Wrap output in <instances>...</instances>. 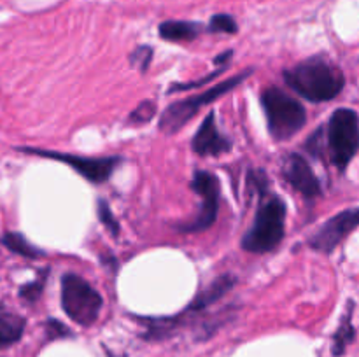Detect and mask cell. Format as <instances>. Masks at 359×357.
<instances>
[{
  "mask_svg": "<svg viewBox=\"0 0 359 357\" xmlns=\"http://www.w3.org/2000/svg\"><path fill=\"white\" fill-rule=\"evenodd\" d=\"M284 80L294 93L314 104L333 100L346 86V76L340 66L323 55L311 56L284 70Z\"/></svg>",
  "mask_w": 359,
  "mask_h": 357,
  "instance_id": "cell-1",
  "label": "cell"
},
{
  "mask_svg": "<svg viewBox=\"0 0 359 357\" xmlns=\"http://www.w3.org/2000/svg\"><path fill=\"white\" fill-rule=\"evenodd\" d=\"M286 233V203L276 195L259 198L252 226L242 237V248L252 254L276 251Z\"/></svg>",
  "mask_w": 359,
  "mask_h": 357,
  "instance_id": "cell-2",
  "label": "cell"
},
{
  "mask_svg": "<svg viewBox=\"0 0 359 357\" xmlns=\"http://www.w3.org/2000/svg\"><path fill=\"white\" fill-rule=\"evenodd\" d=\"M255 72L252 69H245L242 72H238L237 76H231L228 79L221 80L216 86L209 88L207 91L198 94H191L188 98H182V100L174 102L172 105H168L167 108L161 114L160 122H158V128L160 132L167 133V135H174L179 130L184 128L193 118L200 112V108L210 105L212 102L219 100L221 97H224L226 93H230L231 90H235L237 86H241L245 79H248L251 74Z\"/></svg>",
  "mask_w": 359,
  "mask_h": 357,
  "instance_id": "cell-3",
  "label": "cell"
},
{
  "mask_svg": "<svg viewBox=\"0 0 359 357\" xmlns=\"http://www.w3.org/2000/svg\"><path fill=\"white\" fill-rule=\"evenodd\" d=\"M262 105L266 128L276 140L291 139L307 122V111L304 105L277 86H269L262 91Z\"/></svg>",
  "mask_w": 359,
  "mask_h": 357,
  "instance_id": "cell-4",
  "label": "cell"
},
{
  "mask_svg": "<svg viewBox=\"0 0 359 357\" xmlns=\"http://www.w3.org/2000/svg\"><path fill=\"white\" fill-rule=\"evenodd\" d=\"M326 144L332 163L340 172L349 167L359 150V115L347 107L337 108L326 126Z\"/></svg>",
  "mask_w": 359,
  "mask_h": 357,
  "instance_id": "cell-5",
  "label": "cell"
},
{
  "mask_svg": "<svg viewBox=\"0 0 359 357\" xmlns=\"http://www.w3.org/2000/svg\"><path fill=\"white\" fill-rule=\"evenodd\" d=\"M104 300L83 276L65 273L62 276V308L76 324L90 328L100 317Z\"/></svg>",
  "mask_w": 359,
  "mask_h": 357,
  "instance_id": "cell-6",
  "label": "cell"
},
{
  "mask_svg": "<svg viewBox=\"0 0 359 357\" xmlns=\"http://www.w3.org/2000/svg\"><path fill=\"white\" fill-rule=\"evenodd\" d=\"M18 150L25 154H34V156L49 158V160L62 161L63 164L72 168L79 175H83L91 184H104L111 178L116 168L121 164L119 156H105V158H91V156H79V154L58 153V150L37 149V147H18Z\"/></svg>",
  "mask_w": 359,
  "mask_h": 357,
  "instance_id": "cell-7",
  "label": "cell"
},
{
  "mask_svg": "<svg viewBox=\"0 0 359 357\" xmlns=\"http://www.w3.org/2000/svg\"><path fill=\"white\" fill-rule=\"evenodd\" d=\"M191 189L202 198V206L191 220L179 226V231H182V233H202V231L212 227V224L217 219V214H219V181L210 172L198 170L195 172L191 178Z\"/></svg>",
  "mask_w": 359,
  "mask_h": 357,
  "instance_id": "cell-8",
  "label": "cell"
},
{
  "mask_svg": "<svg viewBox=\"0 0 359 357\" xmlns=\"http://www.w3.org/2000/svg\"><path fill=\"white\" fill-rule=\"evenodd\" d=\"M356 227H359V206L356 209H347L342 212L330 217L311 238L309 245L312 251L321 252V254H332Z\"/></svg>",
  "mask_w": 359,
  "mask_h": 357,
  "instance_id": "cell-9",
  "label": "cell"
},
{
  "mask_svg": "<svg viewBox=\"0 0 359 357\" xmlns=\"http://www.w3.org/2000/svg\"><path fill=\"white\" fill-rule=\"evenodd\" d=\"M283 175L287 184L304 195L305 198H316L321 195V182L312 170L309 161L302 154H290L283 163Z\"/></svg>",
  "mask_w": 359,
  "mask_h": 357,
  "instance_id": "cell-10",
  "label": "cell"
},
{
  "mask_svg": "<svg viewBox=\"0 0 359 357\" xmlns=\"http://www.w3.org/2000/svg\"><path fill=\"white\" fill-rule=\"evenodd\" d=\"M191 147L198 156H219L231 149L230 140L217 130L214 112H209L196 130Z\"/></svg>",
  "mask_w": 359,
  "mask_h": 357,
  "instance_id": "cell-11",
  "label": "cell"
},
{
  "mask_svg": "<svg viewBox=\"0 0 359 357\" xmlns=\"http://www.w3.org/2000/svg\"><path fill=\"white\" fill-rule=\"evenodd\" d=\"M158 34L167 42H191L202 34V24L195 21H163L158 28Z\"/></svg>",
  "mask_w": 359,
  "mask_h": 357,
  "instance_id": "cell-12",
  "label": "cell"
},
{
  "mask_svg": "<svg viewBox=\"0 0 359 357\" xmlns=\"http://www.w3.org/2000/svg\"><path fill=\"white\" fill-rule=\"evenodd\" d=\"M25 318L0 304V350L13 346L25 332Z\"/></svg>",
  "mask_w": 359,
  "mask_h": 357,
  "instance_id": "cell-13",
  "label": "cell"
},
{
  "mask_svg": "<svg viewBox=\"0 0 359 357\" xmlns=\"http://www.w3.org/2000/svg\"><path fill=\"white\" fill-rule=\"evenodd\" d=\"M353 310H354V303L351 301L349 307H347L346 315L340 321L339 328H337L335 335H333V343H332V354L335 357H340L346 354L347 346L354 342L356 338V328L353 324Z\"/></svg>",
  "mask_w": 359,
  "mask_h": 357,
  "instance_id": "cell-14",
  "label": "cell"
},
{
  "mask_svg": "<svg viewBox=\"0 0 359 357\" xmlns=\"http://www.w3.org/2000/svg\"><path fill=\"white\" fill-rule=\"evenodd\" d=\"M2 245L14 254L28 259H37L42 255V251H39L32 241H28L23 234L16 233V231H6L2 234Z\"/></svg>",
  "mask_w": 359,
  "mask_h": 357,
  "instance_id": "cell-15",
  "label": "cell"
},
{
  "mask_svg": "<svg viewBox=\"0 0 359 357\" xmlns=\"http://www.w3.org/2000/svg\"><path fill=\"white\" fill-rule=\"evenodd\" d=\"M154 114H156V104L151 100H144L130 112L126 122L128 125H147Z\"/></svg>",
  "mask_w": 359,
  "mask_h": 357,
  "instance_id": "cell-16",
  "label": "cell"
},
{
  "mask_svg": "<svg viewBox=\"0 0 359 357\" xmlns=\"http://www.w3.org/2000/svg\"><path fill=\"white\" fill-rule=\"evenodd\" d=\"M209 30L212 34H237L238 24L230 14H214L209 23Z\"/></svg>",
  "mask_w": 359,
  "mask_h": 357,
  "instance_id": "cell-17",
  "label": "cell"
},
{
  "mask_svg": "<svg viewBox=\"0 0 359 357\" xmlns=\"http://www.w3.org/2000/svg\"><path fill=\"white\" fill-rule=\"evenodd\" d=\"M98 219H100V223L104 224L105 230H107L112 237H118L119 223H118V219L114 217L111 206L107 205V202H105V200H100V202H98Z\"/></svg>",
  "mask_w": 359,
  "mask_h": 357,
  "instance_id": "cell-18",
  "label": "cell"
},
{
  "mask_svg": "<svg viewBox=\"0 0 359 357\" xmlns=\"http://www.w3.org/2000/svg\"><path fill=\"white\" fill-rule=\"evenodd\" d=\"M151 59H153V49L149 46H139L135 51L130 55V63H132L135 69H139L140 72H146L151 65Z\"/></svg>",
  "mask_w": 359,
  "mask_h": 357,
  "instance_id": "cell-19",
  "label": "cell"
},
{
  "mask_svg": "<svg viewBox=\"0 0 359 357\" xmlns=\"http://www.w3.org/2000/svg\"><path fill=\"white\" fill-rule=\"evenodd\" d=\"M44 280H46V276H42V279H37L35 282L21 286L20 296L23 298L25 301H28V303H35V301L41 298L42 289H44Z\"/></svg>",
  "mask_w": 359,
  "mask_h": 357,
  "instance_id": "cell-20",
  "label": "cell"
},
{
  "mask_svg": "<svg viewBox=\"0 0 359 357\" xmlns=\"http://www.w3.org/2000/svg\"><path fill=\"white\" fill-rule=\"evenodd\" d=\"M46 336H48L49 340H58V338H67V336H70L72 332H70V329L67 328L63 322L56 321V318H49L48 322H46Z\"/></svg>",
  "mask_w": 359,
  "mask_h": 357,
  "instance_id": "cell-21",
  "label": "cell"
},
{
  "mask_svg": "<svg viewBox=\"0 0 359 357\" xmlns=\"http://www.w3.org/2000/svg\"><path fill=\"white\" fill-rule=\"evenodd\" d=\"M226 69V66H217L216 70H214L212 74H209V76H205V77H202V79L200 80H196V83H188V84H174V86H170V93H174V91H186V90H193V88H198V86H202V84H205L207 80H210V79H214V77H217L219 76L221 72H223V70Z\"/></svg>",
  "mask_w": 359,
  "mask_h": 357,
  "instance_id": "cell-22",
  "label": "cell"
}]
</instances>
